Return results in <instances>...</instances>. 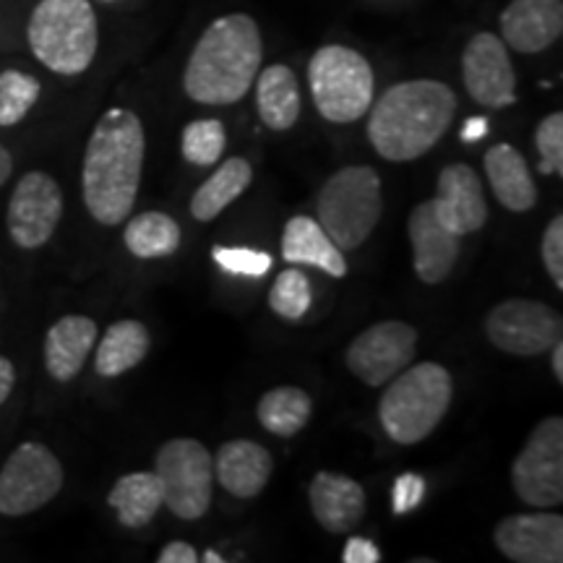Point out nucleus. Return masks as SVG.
<instances>
[{"instance_id":"nucleus-1","label":"nucleus","mask_w":563,"mask_h":563,"mask_svg":"<svg viewBox=\"0 0 563 563\" xmlns=\"http://www.w3.org/2000/svg\"><path fill=\"white\" fill-rule=\"evenodd\" d=\"M146 136L133 110L112 108L97 121L84 152L81 191L89 214L100 224L129 220L144 170Z\"/></svg>"},{"instance_id":"nucleus-2","label":"nucleus","mask_w":563,"mask_h":563,"mask_svg":"<svg viewBox=\"0 0 563 563\" xmlns=\"http://www.w3.org/2000/svg\"><path fill=\"white\" fill-rule=\"evenodd\" d=\"M264 45L258 24L249 13H228L211 21L196 42L183 89L199 104H235L249 95L262 70Z\"/></svg>"},{"instance_id":"nucleus-3","label":"nucleus","mask_w":563,"mask_h":563,"mask_svg":"<svg viewBox=\"0 0 563 563\" xmlns=\"http://www.w3.org/2000/svg\"><path fill=\"white\" fill-rule=\"evenodd\" d=\"M456 95L446 84L412 79L394 84L371 104L368 139L389 162H412L431 152L449 131Z\"/></svg>"},{"instance_id":"nucleus-4","label":"nucleus","mask_w":563,"mask_h":563,"mask_svg":"<svg viewBox=\"0 0 563 563\" xmlns=\"http://www.w3.org/2000/svg\"><path fill=\"white\" fill-rule=\"evenodd\" d=\"M454 397V382L439 363L407 365L402 373L386 384L378 402V420L394 443L412 446L426 441L443 415L449 412Z\"/></svg>"},{"instance_id":"nucleus-5","label":"nucleus","mask_w":563,"mask_h":563,"mask_svg":"<svg viewBox=\"0 0 563 563\" xmlns=\"http://www.w3.org/2000/svg\"><path fill=\"white\" fill-rule=\"evenodd\" d=\"M26 40L42 66L60 76H79L91 66L100 45L97 13L89 0H40Z\"/></svg>"},{"instance_id":"nucleus-6","label":"nucleus","mask_w":563,"mask_h":563,"mask_svg":"<svg viewBox=\"0 0 563 563\" xmlns=\"http://www.w3.org/2000/svg\"><path fill=\"white\" fill-rule=\"evenodd\" d=\"M316 211L336 249H361L384 214L382 175L368 165L342 167L321 186Z\"/></svg>"},{"instance_id":"nucleus-7","label":"nucleus","mask_w":563,"mask_h":563,"mask_svg":"<svg viewBox=\"0 0 563 563\" xmlns=\"http://www.w3.org/2000/svg\"><path fill=\"white\" fill-rule=\"evenodd\" d=\"M308 84L319 115L332 123L361 121L371 110L376 89L371 63L344 45H327L313 53L308 63Z\"/></svg>"},{"instance_id":"nucleus-8","label":"nucleus","mask_w":563,"mask_h":563,"mask_svg":"<svg viewBox=\"0 0 563 563\" xmlns=\"http://www.w3.org/2000/svg\"><path fill=\"white\" fill-rule=\"evenodd\" d=\"M154 475L162 483L165 506L178 519L194 522L209 511L214 496V456L201 441L173 439L154 456Z\"/></svg>"},{"instance_id":"nucleus-9","label":"nucleus","mask_w":563,"mask_h":563,"mask_svg":"<svg viewBox=\"0 0 563 563\" xmlns=\"http://www.w3.org/2000/svg\"><path fill=\"white\" fill-rule=\"evenodd\" d=\"M511 485L530 509L563 504V420L559 415L532 428L525 449L511 464Z\"/></svg>"},{"instance_id":"nucleus-10","label":"nucleus","mask_w":563,"mask_h":563,"mask_svg":"<svg viewBox=\"0 0 563 563\" xmlns=\"http://www.w3.org/2000/svg\"><path fill=\"white\" fill-rule=\"evenodd\" d=\"M63 464L42 443H21L0 470V514L26 517L42 509L63 488Z\"/></svg>"},{"instance_id":"nucleus-11","label":"nucleus","mask_w":563,"mask_h":563,"mask_svg":"<svg viewBox=\"0 0 563 563\" xmlns=\"http://www.w3.org/2000/svg\"><path fill=\"white\" fill-rule=\"evenodd\" d=\"M485 334L493 347L506 355L534 357L543 355L561 340V313L538 300L511 298L498 302L485 319Z\"/></svg>"},{"instance_id":"nucleus-12","label":"nucleus","mask_w":563,"mask_h":563,"mask_svg":"<svg viewBox=\"0 0 563 563\" xmlns=\"http://www.w3.org/2000/svg\"><path fill=\"white\" fill-rule=\"evenodd\" d=\"M63 220V191L47 173H26L13 188L5 228L11 241L24 251L42 249Z\"/></svg>"},{"instance_id":"nucleus-13","label":"nucleus","mask_w":563,"mask_h":563,"mask_svg":"<svg viewBox=\"0 0 563 563\" xmlns=\"http://www.w3.org/2000/svg\"><path fill=\"white\" fill-rule=\"evenodd\" d=\"M418 352V332L407 321L373 323L352 340L347 368L365 386H386L412 363Z\"/></svg>"},{"instance_id":"nucleus-14","label":"nucleus","mask_w":563,"mask_h":563,"mask_svg":"<svg viewBox=\"0 0 563 563\" xmlns=\"http://www.w3.org/2000/svg\"><path fill=\"white\" fill-rule=\"evenodd\" d=\"M462 79L467 95L490 110L517 102V74L504 40L490 32L475 34L462 53Z\"/></svg>"},{"instance_id":"nucleus-15","label":"nucleus","mask_w":563,"mask_h":563,"mask_svg":"<svg viewBox=\"0 0 563 563\" xmlns=\"http://www.w3.org/2000/svg\"><path fill=\"white\" fill-rule=\"evenodd\" d=\"M493 540L514 563L563 561V519L553 511L511 514L498 522Z\"/></svg>"},{"instance_id":"nucleus-16","label":"nucleus","mask_w":563,"mask_h":563,"mask_svg":"<svg viewBox=\"0 0 563 563\" xmlns=\"http://www.w3.org/2000/svg\"><path fill=\"white\" fill-rule=\"evenodd\" d=\"M431 207L443 228L460 238L473 235L488 222V201H485L483 183L473 167L462 165V162L443 167Z\"/></svg>"},{"instance_id":"nucleus-17","label":"nucleus","mask_w":563,"mask_h":563,"mask_svg":"<svg viewBox=\"0 0 563 563\" xmlns=\"http://www.w3.org/2000/svg\"><path fill=\"white\" fill-rule=\"evenodd\" d=\"M407 235L412 243L415 274L426 285H441L454 269L462 253V238L454 235L433 214L431 201H422L407 220Z\"/></svg>"},{"instance_id":"nucleus-18","label":"nucleus","mask_w":563,"mask_h":563,"mask_svg":"<svg viewBox=\"0 0 563 563\" xmlns=\"http://www.w3.org/2000/svg\"><path fill=\"white\" fill-rule=\"evenodd\" d=\"M563 34L561 0H511L501 13V37L511 51L543 53Z\"/></svg>"},{"instance_id":"nucleus-19","label":"nucleus","mask_w":563,"mask_h":563,"mask_svg":"<svg viewBox=\"0 0 563 563\" xmlns=\"http://www.w3.org/2000/svg\"><path fill=\"white\" fill-rule=\"evenodd\" d=\"M316 522L332 534L352 532L365 517V488L340 473H319L308 485Z\"/></svg>"},{"instance_id":"nucleus-20","label":"nucleus","mask_w":563,"mask_h":563,"mask_svg":"<svg viewBox=\"0 0 563 563\" xmlns=\"http://www.w3.org/2000/svg\"><path fill=\"white\" fill-rule=\"evenodd\" d=\"M272 473L274 460L269 449L256 441H228L214 456V481H220L222 488L235 498L258 496L269 483Z\"/></svg>"},{"instance_id":"nucleus-21","label":"nucleus","mask_w":563,"mask_h":563,"mask_svg":"<svg viewBox=\"0 0 563 563\" xmlns=\"http://www.w3.org/2000/svg\"><path fill=\"white\" fill-rule=\"evenodd\" d=\"M97 344V323L89 316H63L45 336V365L55 382L66 384L79 376Z\"/></svg>"},{"instance_id":"nucleus-22","label":"nucleus","mask_w":563,"mask_h":563,"mask_svg":"<svg viewBox=\"0 0 563 563\" xmlns=\"http://www.w3.org/2000/svg\"><path fill=\"white\" fill-rule=\"evenodd\" d=\"M282 256L290 264L316 266V269L327 272L334 279L347 277L344 251L336 249L332 238L323 232L319 220H311L306 214L292 217L285 224V232H282Z\"/></svg>"},{"instance_id":"nucleus-23","label":"nucleus","mask_w":563,"mask_h":563,"mask_svg":"<svg viewBox=\"0 0 563 563\" xmlns=\"http://www.w3.org/2000/svg\"><path fill=\"white\" fill-rule=\"evenodd\" d=\"M485 175L490 180L493 196L514 214H525L538 203V186L532 180L530 165L511 144H496L485 152Z\"/></svg>"},{"instance_id":"nucleus-24","label":"nucleus","mask_w":563,"mask_h":563,"mask_svg":"<svg viewBox=\"0 0 563 563\" xmlns=\"http://www.w3.org/2000/svg\"><path fill=\"white\" fill-rule=\"evenodd\" d=\"M256 108L266 129L290 131L300 118L298 76L287 66H269L256 76Z\"/></svg>"},{"instance_id":"nucleus-25","label":"nucleus","mask_w":563,"mask_h":563,"mask_svg":"<svg viewBox=\"0 0 563 563\" xmlns=\"http://www.w3.org/2000/svg\"><path fill=\"white\" fill-rule=\"evenodd\" d=\"M152 347L150 329L141 321H115L104 332L102 342L97 344L95 355V371L100 373L102 378H115L129 373L131 368L144 361L146 352Z\"/></svg>"},{"instance_id":"nucleus-26","label":"nucleus","mask_w":563,"mask_h":563,"mask_svg":"<svg viewBox=\"0 0 563 563\" xmlns=\"http://www.w3.org/2000/svg\"><path fill=\"white\" fill-rule=\"evenodd\" d=\"M253 180V167L249 159L243 157H230L220 165V170L209 175L201 183L199 191L191 199V214L199 222H211L230 207L232 201L241 199L249 191Z\"/></svg>"},{"instance_id":"nucleus-27","label":"nucleus","mask_w":563,"mask_h":563,"mask_svg":"<svg viewBox=\"0 0 563 563\" xmlns=\"http://www.w3.org/2000/svg\"><path fill=\"white\" fill-rule=\"evenodd\" d=\"M108 504L118 514V522L129 530H141L165 506L162 483L154 473H129L112 485Z\"/></svg>"},{"instance_id":"nucleus-28","label":"nucleus","mask_w":563,"mask_h":563,"mask_svg":"<svg viewBox=\"0 0 563 563\" xmlns=\"http://www.w3.org/2000/svg\"><path fill=\"white\" fill-rule=\"evenodd\" d=\"M311 397L298 386H277V389L266 391L256 407V418L262 428L279 435V439H290V435L300 433L311 420Z\"/></svg>"},{"instance_id":"nucleus-29","label":"nucleus","mask_w":563,"mask_h":563,"mask_svg":"<svg viewBox=\"0 0 563 563\" xmlns=\"http://www.w3.org/2000/svg\"><path fill=\"white\" fill-rule=\"evenodd\" d=\"M125 249L136 258H165L180 249V224L165 211H144L125 224Z\"/></svg>"},{"instance_id":"nucleus-30","label":"nucleus","mask_w":563,"mask_h":563,"mask_svg":"<svg viewBox=\"0 0 563 563\" xmlns=\"http://www.w3.org/2000/svg\"><path fill=\"white\" fill-rule=\"evenodd\" d=\"M40 81L24 70H3L0 74V125L9 129L26 118L40 100Z\"/></svg>"},{"instance_id":"nucleus-31","label":"nucleus","mask_w":563,"mask_h":563,"mask_svg":"<svg viewBox=\"0 0 563 563\" xmlns=\"http://www.w3.org/2000/svg\"><path fill=\"white\" fill-rule=\"evenodd\" d=\"M224 146H228V131H224L222 121H214V118L194 121L183 129L180 150L191 165H214L222 157Z\"/></svg>"},{"instance_id":"nucleus-32","label":"nucleus","mask_w":563,"mask_h":563,"mask_svg":"<svg viewBox=\"0 0 563 563\" xmlns=\"http://www.w3.org/2000/svg\"><path fill=\"white\" fill-rule=\"evenodd\" d=\"M311 279L300 269H295V266L279 274L269 292L272 311L285 321H300L308 313V308H311Z\"/></svg>"},{"instance_id":"nucleus-33","label":"nucleus","mask_w":563,"mask_h":563,"mask_svg":"<svg viewBox=\"0 0 563 563\" xmlns=\"http://www.w3.org/2000/svg\"><path fill=\"white\" fill-rule=\"evenodd\" d=\"M534 146H538V170L543 175H563V115L551 112L534 129Z\"/></svg>"},{"instance_id":"nucleus-34","label":"nucleus","mask_w":563,"mask_h":563,"mask_svg":"<svg viewBox=\"0 0 563 563\" xmlns=\"http://www.w3.org/2000/svg\"><path fill=\"white\" fill-rule=\"evenodd\" d=\"M211 258H214L220 269L228 274H238V277H264L272 269L269 253L253 249H220L217 245L211 251Z\"/></svg>"},{"instance_id":"nucleus-35","label":"nucleus","mask_w":563,"mask_h":563,"mask_svg":"<svg viewBox=\"0 0 563 563\" xmlns=\"http://www.w3.org/2000/svg\"><path fill=\"white\" fill-rule=\"evenodd\" d=\"M540 251H543L545 272L548 277L553 279L555 290H563V217L561 214L548 222Z\"/></svg>"},{"instance_id":"nucleus-36","label":"nucleus","mask_w":563,"mask_h":563,"mask_svg":"<svg viewBox=\"0 0 563 563\" xmlns=\"http://www.w3.org/2000/svg\"><path fill=\"white\" fill-rule=\"evenodd\" d=\"M426 498V481L415 473H405L394 481L391 488V509L394 514H410L418 509Z\"/></svg>"},{"instance_id":"nucleus-37","label":"nucleus","mask_w":563,"mask_h":563,"mask_svg":"<svg viewBox=\"0 0 563 563\" xmlns=\"http://www.w3.org/2000/svg\"><path fill=\"white\" fill-rule=\"evenodd\" d=\"M344 563H378L382 561V551L368 538H350L342 551Z\"/></svg>"},{"instance_id":"nucleus-38","label":"nucleus","mask_w":563,"mask_h":563,"mask_svg":"<svg viewBox=\"0 0 563 563\" xmlns=\"http://www.w3.org/2000/svg\"><path fill=\"white\" fill-rule=\"evenodd\" d=\"M199 561V551L194 545L183 543V540H173L162 548L157 555V563H196Z\"/></svg>"},{"instance_id":"nucleus-39","label":"nucleus","mask_w":563,"mask_h":563,"mask_svg":"<svg viewBox=\"0 0 563 563\" xmlns=\"http://www.w3.org/2000/svg\"><path fill=\"white\" fill-rule=\"evenodd\" d=\"M13 384H16V368H13L9 357L0 355V405L11 397Z\"/></svg>"},{"instance_id":"nucleus-40","label":"nucleus","mask_w":563,"mask_h":563,"mask_svg":"<svg viewBox=\"0 0 563 563\" xmlns=\"http://www.w3.org/2000/svg\"><path fill=\"white\" fill-rule=\"evenodd\" d=\"M488 129L490 123L485 121V118H470L467 123L462 125V141H481L483 136H488Z\"/></svg>"},{"instance_id":"nucleus-41","label":"nucleus","mask_w":563,"mask_h":563,"mask_svg":"<svg viewBox=\"0 0 563 563\" xmlns=\"http://www.w3.org/2000/svg\"><path fill=\"white\" fill-rule=\"evenodd\" d=\"M551 368H553V376H555V382L559 384H563V340H559L551 347Z\"/></svg>"},{"instance_id":"nucleus-42","label":"nucleus","mask_w":563,"mask_h":563,"mask_svg":"<svg viewBox=\"0 0 563 563\" xmlns=\"http://www.w3.org/2000/svg\"><path fill=\"white\" fill-rule=\"evenodd\" d=\"M11 173H13V157L11 152L0 144V186L11 178Z\"/></svg>"},{"instance_id":"nucleus-43","label":"nucleus","mask_w":563,"mask_h":563,"mask_svg":"<svg viewBox=\"0 0 563 563\" xmlns=\"http://www.w3.org/2000/svg\"><path fill=\"white\" fill-rule=\"evenodd\" d=\"M203 561H207V563H222L224 559L217 551H207V553H203Z\"/></svg>"},{"instance_id":"nucleus-44","label":"nucleus","mask_w":563,"mask_h":563,"mask_svg":"<svg viewBox=\"0 0 563 563\" xmlns=\"http://www.w3.org/2000/svg\"><path fill=\"white\" fill-rule=\"evenodd\" d=\"M102 3H115V0H102Z\"/></svg>"}]
</instances>
